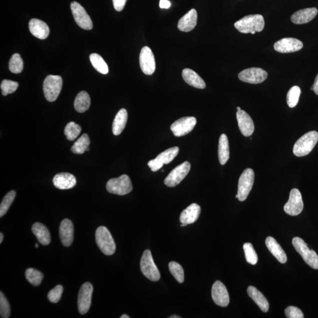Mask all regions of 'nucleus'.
Here are the masks:
<instances>
[{
    "label": "nucleus",
    "mask_w": 318,
    "mask_h": 318,
    "mask_svg": "<svg viewBox=\"0 0 318 318\" xmlns=\"http://www.w3.org/2000/svg\"><path fill=\"white\" fill-rule=\"evenodd\" d=\"M235 27L242 33L255 34L257 32H261L265 27L263 16L260 14L245 16L235 22Z\"/></svg>",
    "instance_id": "f257e3e1"
},
{
    "label": "nucleus",
    "mask_w": 318,
    "mask_h": 318,
    "mask_svg": "<svg viewBox=\"0 0 318 318\" xmlns=\"http://www.w3.org/2000/svg\"><path fill=\"white\" fill-rule=\"evenodd\" d=\"M318 141V133L316 131L305 134L295 143L293 149L294 155L297 157L308 155L316 147Z\"/></svg>",
    "instance_id": "f03ea898"
},
{
    "label": "nucleus",
    "mask_w": 318,
    "mask_h": 318,
    "mask_svg": "<svg viewBox=\"0 0 318 318\" xmlns=\"http://www.w3.org/2000/svg\"><path fill=\"white\" fill-rule=\"evenodd\" d=\"M96 242L100 251L104 255L110 256L114 254L116 246L110 232L105 226H101L96 231Z\"/></svg>",
    "instance_id": "7ed1b4c3"
},
{
    "label": "nucleus",
    "mask_w": 318,
    "mask_h": 318,
    "mask_svg": "<svg viewBox=\"0 0 318 318\" xmlns=\"http://www.w3.org/2000/svg\"><path fill=\"white\" fill-rule=\"evenodd\" d=\"M293 244L306 263L314 270H318V256L316 252L308 248L306 242L300 238H294Z\"/></svg>",
    "instance_id": "20e7f679"
},
{
    "label": "nucleus",
    "mask_w": 318,
    "mask_h": 318,
    "mask_svg": "<svg viewBox=\"0 0 318 318\" xmlns=\"http://www.w3.org/2000/svg\"><path fill=\"white\" fill-rule=\"evenodd\" d=\"M63 80L60 75H49L45 78L43 84L44 96L47 100L52 102L56 100L60 93Z\"/></svg>",
    "instance_id": "39448f33"
},
{
    "label": "nucleus",
    "mask_w": 318,
    "mask_h": 318,
    "mask_svg": "<svg viewBox=\"0 0 318 318\" xmlns=\"http://www.w3.org/2000/svg\"><path fill=\"white\" fill-rule=\"evenodd\" d=\"M106 189L112 194L123 196L132 192L133 186L129 177L123 175L119 178L109 180L107 183Z\"/></svg>",
    "instance_id": "423d86ee"
},
{
    "label": "nucleus",
    "mask_w": 318,
    "mask_h": 318,
    "mask_svg": "<svg viewBox=\"0 0 318 318\" xmlns=\"http://www.w3.org/2000/svg\"><path fill=\"white\" fill-rule=\"evenodd\" d=\"M140 269L144 276L149 280L156 282L160 280V274L158 268L154 262L152 253L148 249L143 252L141 258Z\"/></svg>",
    "instance_id": "0eeeda50"
},
{
    "label": "nucleus",
    "mask_w": 318,
    "mask_h": 318,
    "mask_svg": "<svg viewBox=\"0 0 318 318\" xmlns=\"http://www.w3.org/2000/svg\"><path fill=\"white\" fill-rule=\"evenodd\" d=\"M255 173L251 168L245 169L239 179L238 195L239 201L243 202L247 199L253 187Z\"/></svg>",
    "instance_id": "6e6552de"
},
{
    "label": "nucleus",
    "mask_w": 318,
    "mask_h": 318,
    "mask_svg": "<svg viewBox=\"0 0 318 318\" xmlns=\"http://www.w3.org/2000/svg\"><path fill=\"white\" fill-rule=\"evenodd\" d=\"M191 167V164L189 162H185L177 166L167 176L164 181L165 184L169 188H174L178 185L188 175Z\"/></svg>",
    "instance_id": "1a4fd4ad"
},
{
    "label": "nucleus",
    "mask_w": 318,
    "mask_h": 318,
    "mask_svg": "<svg viewBox=\"0 0 318 318\" xmlns=\"http://www.w3.org/2000/svg\"><path fill=\"white\" fill-rule=\"evenodd\" d=\"M179 152L178 147H173L172 148L167 149L163 152L160 153L156 159L150 160L147 165L152 172L158 171L160 169L162 168L164 164L167 165V164L173 161V160L178 156Z\"/></svg>",
    "instance_id": "9d476101"
},
{
    "label": "nucleus",
    "mask_w": 318,
    "mask_h": 318,
    "mask_svg": "<svg viewBox=\"0 0 318 318\" xmlns=\"http://www.w3.org/2000/svg\"><path fill=\"white\" fill-rule=\"evenodd\" d=\"M93 292V285L90 283L82 285L78 295L77 306L78 311L81 315L87 313L91 304Z\"/></svg>",
    "instance_id": "9b49d317"
},
{
    "label": "nucleus",
    "mask_w": 318,
    "mask_h": 318,
    "mask_svg": "<svg viewBox=\"0 0 318 318\" xmlns=\"http://www.w3.org/2000/svg\"><path fill=\"white\" fill-rule=\"evenodd\" d=\"M70 7L75 21L79 27L86 30H90L93 28V22L90 16L79 3L72 2Z\"/></svg>",
    "instance_id": "f8f14e48"
},
{
    "label": "nucleus",
    "mask_w": 318,
    "mask_h": 318,
    "mask_svg": "<svg viewBox=\"0 0 318 318\" xmlns=\"http://www.w3.org/2000/svg\"><path fill=\"white\" fill-rule=\"evenodd\" d=\"M304 203L299 190L294 189L290 192V199L284 206V211L290 216H297L303 212Z\"/></svg>",
    "instance_id": "ddd939ff"
},
{
    "label": "nucleus",
    "mask_w": 318,
    "mask_h": 318,
    "mask_svg": "<svg viewBox=\"0 0 318 318\" xmlns=\"http://www.w3.org/2000/svg\"><path fill=\"white\" fill-rule=\"evenodd\" d=\"M239 80L250 84L263 83L268 77V73L261 68L252 67L247 68L239 74Z\"/></svg>",
    "instance_id": "4468645a"
},
{
    "label": "nucleus",
    "mask_w": 318,
    "mask_h": 318,
    "mask_svg": "<svg viewBox=\"0 0 318 318\" xmlns=\"http://www.w3.org/2000/svg\"><path fill=\"white\" fill-rule=\"evenodd\" d=\"M196 123L197 120L194 117H182L174 122L170 127V129L174 135L181 137L191 132Z\"/></svg>",
    "instance_id": "2eb2a0df"
},
{
    "label": "nucleus",
    "mask_w": 318,
    "mask_h": 318,
    "mask_svg": "<svg viewBox=\"0 0 318 318\" xmlns=\"http://www.w3.org/2000/svg\"><path fill=\"white\" fill-rule=\"evenodd\" d=\"M139 61L141 69L146 75H152L156 70L155 56L151 49L147 46L144 47L141 50Z\"/></svg>",
    "instance_id": "dca6fc26"
},
{
    "label": "nucleus",
    "mask_w": 318,
    "mask_h": 318,
    "mask_svg": "<svg viewBox=\"0 0 318 318\" xmlns=\"http://www.w3.org/2000/svg\"><path fill=\"white\" fill-rule=\"evenodd\" d=\"M303 47V42L294 38H284L274 44L275 50L281 53H290L300 51Z\"/></svg>",
    "instance_id": "f3484780"
},
{
    "label": "nucleus",
    "mask_w": 318,
    "mask_h": 318,
    "mask_svg": "<svg viewBox=\"0 0 318 318\" xmlns=\"http://www.w3.org/2000/svg\"><path fill=\"white\" fill-rule=\"evenodd\" d=\"M213 301L218 306L226 307L228 306L230 299L227 289L221 281H216L212 288Z\"/></svg>",
    "instance_id": "a211bd4d"
},
{
    "label": "nucleus",
    "mask_w": 318,
    "mask_h": 318,
    "mask_svg": "<svg viewBox=\"0 0 318 318\" xmlns=\"http://www.w3.org/2000/svg\"><path fill=\"white\" fill-rule=\"evenodd\" d=\"M237 118L239 129L245 137L252 135L254 132L255 125L253 120L244 110L238 111Z\"/></svg>",
    "instance_id": "6ab92c4d"
},
{
    "label": "nucleus",
    "mask_w": 318,
    "mask_h": 318,
    "mask_svg": "<svg viewBox=\"0 0 318 318\" xmlns=\"http://www.w3.org/2000/svg\"><path fill=\"white\" fill-rule=\"evenodd\" d=\"M59 234L62 244L64 247H70L73 241L74 226L69 219H65L61 222Z\"/></svg>",
    "instance_id": "aec40b11"
},
{
    "label": "nucleus",
    "mask_w": 318,
    "mask_h": 318,
    "mask_svg": "<svg viewBox=\"0 0 318 318\" xmlns=\"http://www.w3.org/2000/svg\"><path fill=\"white\" fill-rule=\"evenodd\" d=\"M29 29L31 33L41 40L47 38L50 34V29L45 22L38 19H31L29 22Z\"/></svg>",
    "instance_id": "412c9836"
},
{
    "label": "nucleus",
    "mask_w": 318,
    "mask_h": 318,
    "mask_svg": "<svg viewBox=\"0 0 318 318\" xmlns=\"http://www.w3.org/2000/svg\"><path fill=\"white\" fill-rule=\"evenodd\" d=\"M53 184L55 188L61 190L70 189L76 185L74 176L68 173H60L54 177Z\"/></svg>",
    "instance_id": "4be33fe9"
},
{
    "label": "nucleus",
    "mask_w": 318,
    "mask_h": 318,
    "mask_svg": "<svg viewBox=\"0 0 318 318\" xmlns=\"http://www.w3.org/2000/svg\"><path fill=\"white\" fill-rule=\"evenodd\" d=\"M201 212L200 206L196 203H193L182 211L180 216V221L182 224L187 225L192 224L198 220Z\"/></svg>",
    "instance_id": "5701e85b"
},
{
    "label": "nucleus",
    "mask_w": 318,
    "mask_h": 318,
    "mask_svg": "<svg viewBox=\"0 0 318 318\" xmlns=\"http://www.w3.org/2000/svg\"><path fill=\"white\" fill-rule=\"evenodd\" d=\"M317 14L318 9L315 7L301 9L291 16V21L296 24H306L313 20Z\"/></svg>",
    "instance_id": "b1692460"
},
{
    "label": "nucleus",
    "mask_w": 318,
    "mask_h": 318,
    "mask_svg": "<svg viewBox=\"0 0 318 318\" xmlns=\"http://www.w3.org/2000/svg\"><path fill=\"white\" fill-rule=\"evenodd\" d=\"M198 20V13L195 9H192L183 17L180 18L178 22L179 30L183 32H189L195 28Z\"/></svg>",
    "instance_id": "393cba45"
},
{
    "label": "nucleus",
    "mask_w": 318,
    "mask_h": 318,
    "mask_svg": "<svg viewBox=\"0 0 318 318\" xmlns=\"http://www.w3.org/2000/svg\"><path fill=\"white\" fill-rule=\"evenodd\" d=\"M267 247L271 253L276 258L277 260L281 264H285L287 261L286 254L274 238L268 237L265 241Z\"/></svg>",
    "instance_id": "a878e982"
},
{
    "label": "nucleus",
    "mask_w": 318,
    "mask_h": 318,
    "mask_svg": "<svg viewBox=\"0 0 318 318\" xmlns=\"http://www.w3.org/2000/svg\"><path fill=\"white\" fill-rule=\"evenodd\" d=\"M182 77L186 83L190 86L200 88V89H204L206 87L205 81L199 76L198 73L190 68H185L183 70Z\"/></svg>",
    "instance_id": "bb28decb"
},
{
    "label": "nucleus",
    "mask_w": 318,
    "mask_h": 318,
    "mask_svg": "<svg viewBox=\"0 0 318 318\" xmlns=\"http://www.w3.org/2000/svg\"><path fill=\"white\" fill-rule=\"evenodd\" d=\"M248 294L251 298L258 305L262 311L267 313L270 309V304L268 300L260 291L254 287L250 286L248 288Z\"/></svg>",
    "instance_id": "cd10ccee"
},
{
    "label": "nucleus",
    "mask_w": 318,
    "mask_h": 318,
    "mask_svg": "<svg viewBox=\"0 0 318 318\" xmlns=\"http://www.w3.org/2000/svg\"><path fill=\"white\" fill-rule=\"evenodd\" d=\"M32 232L42 245H48L51 242L50 234L46 226L36 222L32 226Z\"/></svg>",
    "instance_id": "c85d7f7f"
},
{
    "label": "nucleus",
    "mask_w": 318,
    "mask_h": 318,
    "mask_svg": "<svg viewBox=\"0 0 318 318\" xmlns=\"http://www.w3.org/2000/svg\"><path fill=\"white\" fill-rule=\"evenodd\" d=\"M218 157L219 162L222 165H224L230 157V151H229V141L227 136L222 134L219 138L218 146Z\"/></svg>",
    "instance_id": "c756f323"
},
{
    "label": "nucleus",
    "mask_w": 318,
    "mask_h": 318,
    "mask_svg": "<svg viewBox=\"0 0 318 318\" xmlns=\"http://www.w3.org/2000/svg\"><path fill=\"white\" fill-rule=\"evenodd\" d=\"M127 117L128 114L126 109H121L117 113L115 118H114L112 126L114 135L119 136L122 133L126 125Z\"/></svg>",
    "instance_id": "7c9ffc66"
},
{
    "label": "nucleus",
    "mask_w": 318,
    "mask_h": 318,
    "mask_svg": "<svg viewBox=\"0 0 318 318\" xmlns=\"http://www.w3.org/2000/svg\"><path fill=\"white\" fill-rule=\"evenodd\" d=\"M90 97L86 91H82L77 94L74 101V108L78 113H84L90 106Z\"/></svg>",
    "instance_id": "2f4dec72"
},
{
    "label": "nucleus",
    "mask_w": 318,
    "mask_h": 318,
    "mask_svg": "<svg viewBox=\"0 0 318 318\" xmlns=\"http://www.w3.org/2000/svg\"><path fill=\"white\" fill-rule=\"evenodd\" d=\"M90 144L89 137L87 134H83L71 147V151L74 154L82 155L87 150Z\"/></svg>",
    "instance_id": "473e14b6"
},
{
    "label": "nucleus",
    "mask_w": 318,
    "mask_h": 318,
    "mask_svg": "<svg viewBox=\"0 0 318 318\" xmlns=\"http://www.w3.org/2000/svg\"><path fill=\"white\" fill-rule=\"evenodd\" d=\"M90 60L93 67L100 73L106 74L109 73V67L103 58L99 54H91Z\"/></svg>",
    "instance_id": "72a5a7b5"
},
{
    "label": "nucleus",
    "mask_w": 318,
    "mask_h": 318,
    "mask_svg": "<svg viewBox=\"0 0 318 318\" xmlns=\"http://www.w3.org/2000/svg\"><path fill=\"white\" fill-rule=\"evenodd\" d=\"M25 278L31 285L39 286L43 280V275L41 272L33 268H28L25 271Z\"/></svg>",
    "instance_id": "f704fd0d"
},
{
    "label": "nucleus",
    "mask_w": 318,
    "mask_h": 318,
    "mask_svg": "<svg viewBox=\"0 0 318 318\" xmlns=\"http://www.w3.org/2000/svg\"><path fill=\"white\" fill-rule=\"evenodd\" d=\"M9 69L12 73L18 74L23 70V61L20 55L15 53L12 55L9 61Z\"/></svg>",
    "instance_id": "c9c22d12"
},
{
    "label": "nucleus",
    "mask_w": 318,
    "mask_h": 318,
    "mask_svg": "<svg viewBox=\"0 0 318 318\" xmlns=\"http://www.w3.org/2000/svg\"><path fill=\"white\" fill-rule=\"evenodd\" d=\"M81 128L74 122H71L67 124L64 129V134L67 140L73 141L77 138L81 133Z\"/></svg>",
    "instance_id": "e433bc0d"
},
{
    "label": "nucleus",
    "mask_w": 318,
    "mask_h": 318,
    "mask_svg": "<svg viewBox=\"0 0 318 318\" xmlns=\"http://www.w3.org/2000/svg\"><path fill=\"white\" fill-rule=\"evenodd\" d=\"M301 90L300 87L295 86L288 91L287 96V101L288 106L294 108L297 106L299 101Z\"/></svg>",
    "instance_id": "4c0bfd02"
},
{
    "label": "nucleus",
    "mask_w": 318,
    "mask_h": 318,
    "mask_svg": "<svg viewBox=\"0 0 318 318\" xmlns=\"http://www.w3.org/2000/svg\"><path fill=\"white\" fill-rule=\"evenodd\" d=\"M169 268L170 273L173 275L176 280L180 284L184 282V271L181 265L176 262H170Z\"/></svg>",
    "instance_id": "58836bf2"
},
{
    "label": "nucleus",
    "mask_w": 318,
    "mask_h": 318,
    "mask_svg": "<svg viewBox=\"0 0 318 318\" xmlns=\"http://www.w3.org/2000/svg\"><path fill=\"white\" fill-rule=\"evenodd\" d=\"M15 195V192L11 191L8 192L3 198L1 205H0V217H2L7 212L13 201H14Z\"/></svg>",
    "instance_id": "ea45409f"
},
{
    "label": "nucleus",
    "mask_w": 318,
    "mask_h": 318,
    "mask_svg": "<svg viewBox=\"0 0 318 318\" xmlns=\"http://www.w3.org/2000/svg\"><path fill=\"white\" fill-rule=\"evenodd\" d=\"M244 250L246 260H247L248 263L253 265L257 264L258 261V257L253 247V245L250 243L245 244L244 245Z\"/></svg>",
    "instance_id": "a19ab883"
},
{
    "label": "nucleus",
    "mask_w": 318,
    "mask_h": 318,
    "mask_svg": "<svg viewBox=\"0 0 318 318\" xmlns=\"http://www.w3.org/2000/svg\"><path fill=\"white\" fill-rule=\"evenodd\" d=\"M18 87L17 82L9 80H2L1 84L2 94L3 96H6L9 94L13 93L17 90Z\"/></svg>",
    "instance_id": "79ce46f5"
},
{
    "label": "nucleus",
    "mask_w": 318,
    "mask_h": 318,
    "mask_svg": "<svg viewBox=\"0 0 318 318\" xmlns=\"http://www.w3.org/2000/svg\"><path fill=\"white\" fill-rule=\"evenodd\" d=\"M0 316L2 318H8L10 316V306L2 292L0 293Z\"/></svg>",
    "instance_id": "37998d69"
},
{
    "label": "nucleus",
    "mask_w": 318,
    "mask_h": 318,
    "mask_svg": "<svg viewBox=\"0 0 318 318\" xmlns=\"http://www.w3.org/2000/svg\"><path fill=\"white\" fill-rule=\"evenodd\" d=\"M63 293V287L61 285H57L49 292L48 299L52 303H57L60 300L62 294Z\"/></svg>",
    "instance_id": "c03bdc74"
},
{
    "label": "nucleus",
    "mask_w": 318,
    "mask_h": 318,
    "mask_svg": "<svg viewBox=\"0 0 318 318\" xmlns=\"http://www.w3.org/2000/svg\"><path fill=\"white\" fill-rule=\"evenodd\" d=\"M285 316L288 318H304V316L299 308L295 307H289L285 310Z\"/></svg>",
    "instance_id": "a18cd8bd"
},
{
    "label": "nucleus",
    "mask_w": 318,
    "mask_h": 318,
    "mask_svg": "<svg viewBox=\"0 0 318 318\" xmlns=\"http://www.w3.org/2000/svg\"><path fill=\"white\" fill-rule=\"evenodd\" d=\"M127 0H113L114 9L117 11H122L126 5Z\"/></svg>",
    "instance_id": "49530a36"
},
{
    "label": "nucleus",
    "mask_w": 318,
    "mask_h": 318,
    "mask_svg": "<svg viewBox=\"0 0 318 318\" xmlns=\"http://www.w3.org/2000/svg\"><path fill=\"white\" fill-rule=\"evenodd\" d=\"M170 2L168 0H160L159 3L160 7L161 8L168 9L170 8Z\"/></svg>",
    "instance_id": "de8ad7c7"
},
{
    "label": "nucleus",
    "mask_w": 318,
    "mask_h": 318,
    "mask_svg": "<svg viewBox=\"0 0 318 318\" xmlns=\"http://www.w3.org/2000/svg\"><path fill=\"white\" fill-rule=\"evenodd\" d=\"M313 86H314V91L315 93L318 95V74L317 75L316 80H315Z\"/></svg>",
    "instance_id": "09e8293b"
},
{
    "label": "nucleus",
    "mask_w": 318,
    "mask_h": 318,
    "mask_svg": "<svg viewBox=\"0 0 318 318\" xmlns=\"http://www.w3.org/2000/svg\"><path fill=\"white\" fill-rule=\"evenodd\" d=\"M3 238H4V235L1 233L0 234V244H1L3 241Z\"/></svg>",
    "instance_id": "8fccbe9b"
},
{
    "label": "nucleus",
    "mask_w": 318,
    "mask_h": 318,
    "mask_svg": "<svg viewBox=\"0 0 318 318\" xmlns=\"http://www.w3.org/2000/svg\"><path fill=\"white\" fill-rule=\"evenodd\" d=\"M120 318H130V317L127 316V315H123L122 316L120 317Z\"/></svg>",
    "instance_id": "3c124183"
},
{
    "label": "nucleus",
    "mask_w": 318,
    "mask_h": 318,
    "mask_svg": "<svg viewBox=\"0 0 318 318\" xmlns=\"http://www.w3.org/2000/svg\"><path fill=\"white\" fill-rule=\"evenodd\" d=\"M181 317H180L178 316H172L171 317H170L169 318H180Z\"/></svg>",
    "instance_id": "603ef678"
},
{
    "label": "nucleus",
    "mask_w": 318,
    "mask_h": 318,
    "mask_svg": "<svg viewBox=\"0 0 318 318\" xmlns=\"http://www.w3.org/2000/svg\"><path fill=\"white\" fill-rule=\"evenodd\" d=\"M237 110H238V111H240V110H241V107H237Z\"/></svg>",
    "instance_id": "864d4df0"
},
{
    "label": "nucleus",
    "mask_w": 318,
    "mask_h": 318,
    "mask_svg": "<svg viewBox=\"0 0 318 318\" xmlns=\"http://www.w3.org/2000/svg\"><path fill=\"white\" fill-rule=\"evenodd\" d=\"M35 247L36 248H38V245L37 244H35Z\"/></svg>",
    "instance_id": "5fc2aeb1"
},
{
    "label": "nucleus",
    "mask_w": 318,
    "mask_h": 318,
    "mask_svg": "<svg viewBox=\"0 0 318 318\" xmlns=\"http://www.w3.org/2000/svg\"><path fill=\"white\" fill-rule=\"evenodd\" d=\"M86 151H87V152H89V151H90L89 147H88V148H87Z\"/></svg>",
    "instance_id": "6e6d98bb"
},
{
    "label": "nucleus",
    "mask_w": 318,
    "mask_h": 318,
    "mask_svg": "<svg viewBox=\"0 0 318 318\" xmlns=\"http://www.w3.org/2000/svg\"><path fill=\"white\" fill-rule=\"evenodd\" d=\"M311 90L314 91V86H313L312 87H311Z\"/></svg>",
    "instance_id": "4d7b16f0"
},
{
    "label": "nucleus",
    "mask_w": 318,
    "mask_h": 318,
    "mask_svg": "<svg viewBox=\"0 0 318 318\" xmlns=\"http://www.w3.org/2000/svg\"><path fill=\"white\" fill-rule=\"evenodd\" d=\"M236 198L238 199V195H236Z\"/></svg>",
    "instance_id": "13d9d810"
}]
</instances>
